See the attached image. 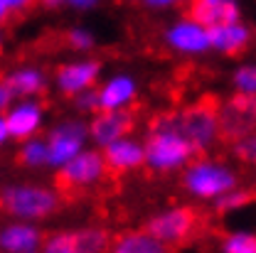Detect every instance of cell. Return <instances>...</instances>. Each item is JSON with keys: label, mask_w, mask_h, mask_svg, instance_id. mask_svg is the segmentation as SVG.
<instances>
[{"label": "cell", "mask_w": 256, "mask_h": 253, "mask_svg": "<svg viewBox=\"0 0 256 253\" xmlns=\"http://www.w3.org/2000/svg\"><path fill=\"white\" fill-rule=\"evenodd\" d=\"M143 150H146V165L156 172L180 170L194 155V148L190 145V140L172 123V113L158 116L150 123L148 140H146Z\"/></svg>", "instance_id": "6da1fadb"}, {"label": "cell", "mask_w": 256, "mask_h": 253, "mask_svg": "<svg viewBox=\"0 0 256 253\" xmlns=\"http://www.w3.org/2000/svg\"><path fill=\"white\" fill-rule=\"evenodd\" d=\"M62 199L50 187L40 185H8L0 190V212L20 222H42L57 214Z\"/></svg>", "instance_id": "7a4b0ae2"}, {"label": "cell", "mask_w": 256, "mask_h": 253, "mask_svg": "<svg viewBox=\"0 0 256 253\" xmlns=\"http://www.w3.org/2000/svg\"><path fill=\"white\" fill-rule=\"evenodd\" d=\"M182 185L194 199H204L207 202V199H217L220 194L234 190L239 185V177H236V172L229 165L202 158L194 160V162H188Z\"/></svg>", "instance_id": "3957f363"}, {"label": "cell", "mask_w": 256, "mask_h": 253, "mask_svg": "<svg viewBox=\"0 0 256 253\" xmlns=\"http://www.w3.org/2000/svg\"><path fill=\"white\" fill-rule=\"evenodd\" d=\"M172 123L190 140L194 153L212 148L220 138V113L212 103H194L180 113H172Z\"/></svg>", "instance_id": "277c9868"}, {"label": "cell", "mask_w": 256, "mask_h": 253, "mask_svg": "<svg viewBox=\"0 0 256 253\" xmlns=\"http://www.w3.org/2000/svg\"><path fill=\"white\" fill-rule=\"evenodd\" d=\"M106 160L98 150H79L60 167L57 185L62 190H86L106 177Z\"/></svg>", "instance_id": "5b68a950"}, {"label": "cell", "mask_w": 256, "mask_h": 253, "mask_svg": "<svg viewBox=\"0 0 256 253\" xmlns=\"http://www.w3.org/2000/svg\"><path fill=\"white\" fill-rule=\"evenodd\" d=\"M220 113V135L226 140H239L256 130V94L232 96L217 108Z\"/></svg>", "instance_id": "8992f818"}, {"label": "cell", "mask_w": 256, "mask_h": 253, "mask_svg": "<svg viewBox=\"0 0 256 253\" xmlns=\"http://www.w3.org/2000/svg\"><path fill=\"white\" fill-rule=\"evenodd\" d=\"M89 138V128L82 121H62L47 135V165L62 167L66 160H72L79 150H84V143Z\"/></svg>", "instance_id": "52a82bcc"}, {"label": "cell", "mask_w": 256, "mask_h": 253, "mask_svg": "<svg viewBox=\"0 0 256 253\" xmlns=\"http://www.w3.org/2000/svg\"><path fill=\"white\" fill-rule=\"evenodd\" d=\"M194 226H197V217L190 207H175L153 217L148 222V231L168 249V246H180L182 241H188Z\"/></svg>", "instance_id": "ba28073f"}, {"label": "cell", "mask_w": 256, "mask_h": 253, "mask_svg": "<svg viewBox=\"0 0 256 253\" xmlns=\"http://www.w3.org/2000/svg\"><path fill=\"white\" fill-rule=\"evenodd\" d=\"M165 42L170 49L180 52V54H204L210 52V27H204L202 22H197L194 17H182L178 22H172L165 30Z\"/></svg>", "instance_id": "9c48e42d"}, {"label": "cell", "mask_w": 256, "mask_h": 253, "mask_svg": "<svg viewBox=\"0 0 256 253\" xmlns=\"http://www.w3.org/2000/svg\"><path fill=\"white\" fill-rule=\"evenodd\" d=\"M136 126V116L126 108H111V111H96V116L89 123V138L94 140L98 148L106 143L128 135Z\"/></svg>", "instance_id": "30bf717a"}, {"label": "cell", "mask_w": 256, "mask_h": 253, "mask_svg": "<svg viewBox=\"0 0 256 253\" xmlns=\"http://www.w3.org/2000/svg\"><path fill=\"white\" fill-rule=\"evenodd\" d=\"M5 123L8 133L15 140H25L40 133V128L44 123V111L37 101L32 98H20V103H10L5 111Z\"/></svg>", "instance_id": "8fae6325"}, {"label": "cell", "mask_w": 256, "mask_h": 253, "mask_svg": "<svg viewBox=\"0 0 256 253\" xmlns=\"http://www.w3.org/2000/svg\"><path fill=\"white\" fill-rule=\"evenodd\" d=\"M101 76V64L96 59H76V62L62 64L57 69L54 84L60 89V94L74 96L84 89H92Z\"/></svg>", "instance_id": "7c38bea8"}, {"label": "cell", "mask_w": 256, "mask_h": 253, "mask_svg": "<svg viewBox=\"0 0 256 253\" xmlns=\"http://www.w3.org/2000/svg\"><path fill=\"white\" fill-rule=\"evenodd\" d=\"M42 231L32 222H18L0 226V251L8 253H34L42 249Z\"/></svg>", "instance_id": "4fadbf2b"}, {"label": "cell", "mask_w": 256, "mask_h": 253, "mask_svg": "<svg viewBox=\"0 0 256 253\" xmlns=\"http://www.w3.org/2000/svg\"><path fill=\"white\" fill-rule=\"evenodd\" d=\"M104 160H106V167H111L116 172H128V170L146 165V150L128 133L124 138H116L104 145Z\"/></svg>", "instance_id": "5bb4252c"}, {"label": "cell", "mask_w": 256, "mask_h": 253, "mask_svg": "<svg viewBox=\"0 0 256 253\" xmlns=\"http://www.w3.org/2000/svg\"><path fill=\"white\" fill-rule=\"evenodd\" d=\"M249 42H252V30L242 20L210 27V47L220 54H229V57L239 54L249 47Z\"/></svg>", "instance_id": "9a60e30c"}, {"label": "cell", "mask_w": 256, "mask_h": 253, "mask_svg": "<svg viewBox=\"0 0 256 253\" xmlns=\"http://www.w3.org/2000/svg\"><path fill=\"white\" fill-rule=\"evenodd\" d=\"M188 2H190V17L202 22L204 27L242 20V10L236 0H188Z\"/></svg>", "instance_id": "2e32d148"}, {"label": "cell", "mask_w": 256, "mask_h": 253, "mask_svg": "<svg viewBox=\"0 0 256 253\" xmlns=\"http://www.w3.org/2000/svg\"><path fill=\"white\" fill-rule=\"evenodd\" d=\"M98 91V111H111V108H126L128 103L136 98V79L128 74L111 76Z\"/></svg>", "instance_id": "e0dca14e"}, {"label": "cell", "mask_w": 256, "mask_h": 253, "mask_svg": "<svg viewBox=\"0 0 256 253\" xmlns=\"http://www.w3.org/2000/svg\"><path fill=\"white\" fill-rule=\"evenodd\" d=\"M2 81L8 84V89L12 91L15 98H34V96H40L47 89V76H44V71L37 69V66L15 69V71H10Z\"/></svg>", "instance_id": "ac0fdd59"}, {"label": "cell", "mask_w": 256, "mask_h": 253, "mask_svg": "<svg viewBox=\"0 0 256 253\" xmlns=\"http://www.w3.org/2000/svg\"><path fill=\"white\" fill-rule=\"evenodd\" d=\"M111 249L116 253H162L165 251V246L160 244L148 229H146V231H128V234H121Z\"/></svg>", "instance_id": "d6986e66"}, {"label": "cell", "mask_w": 256, "mask_h": 253, "mask_svg": "<svg viewBox=\"0 0 256 253\" xmlns=\"http://www.w3.org/2000/svg\"><path fill=\"white\" fill-rule=\"evenodd\" d=\"M108 234L104 229H82V231H74V246L76 253H98L106 251L111 244H108Z\"/></svg>", "instance_id": "ffe728a7"}, {"label": "cell", "mask_w": 256, "mask_h": 253, "mask_svg": "<svg viewBox=\"0 0 256 253\" xmlns=\"http://www.w3.org/2000/svg\"><path fill=\"white\" fill-rule=\"evenodd\" d=\"M18 162L22 167H42L47 165V140H40V138H25L22 145H20V153H18Z\"/></svg>", "instance_id": "44dd1931"}, {"label": "cell", "mask_w": 256, "mask_h": 253, "mask_svg": "<svg viewBox=\"0 0 256 253\" xmlns=\"http://www.w3.org/2000/svg\"><path fill=\"white\" fill-rule=\"evenodd\" d=\"M224 253H256V234L252 231H234L222 241Z\"/></svg>", "instance_id": "7402d4cb"}, {"label": "cell", "mask_w": 256, "mask_h": 253, "mask_svg": "<svg viewBox=\"0 0 256 253\" xmlns=\"http://www.w3.org/2000/svg\"><path fill=\"white\" fill-rule=\"evenodd\" d=\"M214 204H217V212L220 214H229V212H236V209H244L246 204H252V194L234 187V190L220 194Z\"/></svg>", "instance_id": "603a6c76"}, {"label": "cell", "mask_w": 256, "mask_h": 253, "mask_svg": "<svg viewBox=\"0 0 256 253\" xmlns=\"http://www.w3.org/2000/svg\"><path fill=\"white\" fill-rule=\"evenodd\" d=\"M42 251H47V253H76V246H74V231H57V234H50V236L42 241Z\"/></svg>", "instance_id": "cb8c5ba5"}, {"label": "cell", "mask_w": 256, "mask_h": 253, "mask_svg": "<svg viewBox=\"0 0 256 253\" xmlns=\"http://www.w3.org/2000/svg\"><path fill=\"white\" fill-rule=\"evenodd\" d=\"M232 84L239 94H256V64H242L234 71Z\"/></svg>", "instance_id": "d4e9b609"}, {"label": "cell", "mask_w": 256, "mask_h": 253, "mask_svg": "<svg viewBox=\"0 0 256 253\" xmlns=\"http://www.w3.org/2000/svg\"><path fill=\"white\" fill-rule=\"evenodd\" d=\"M234 155L242 162L256 165V133H249V135L234 140Z\"/></svg>", "instance_id": "484cf974"}, {"label": "cell", "mask_w": 256, "mask_h": 253, "mask_svg": "<svg viewBox=\"0 0 256 253\" xmlns=\"http://www.w3.org/2000/svg\"><path fill=\"white\" fill-rule=\"evenodd\" d=\"M66 42H69V47H72V49L89 52V49H94L96 37L89 30H84V27H74V30L66 32Z\"/></svg>", "instance_id": "4316f807"}, {"label": "cell", "mask_w": 256, "mask_h": 253, "mask_svg": "<svg viewBox=\"0 0 256 253\" xmlns=\"http://www.w3.org/2000/svg\"><path fill=\"white\" fill-rule=\"evenodd\" d=\"M74 106L82 113H96L98 111V91L92 86V89H84V91L74 94Z\"/></svg>", "instance_id": "83f0119b"}, {"label": "cell", "mask_w": 256, "mask_h": 253, "mask_svg": "<svg viewBox=\"0 0 256 253\" xmlns=\"http://www.w3.org/2000/svg\"><path fill=\"white\" fill-rule=\"evenodd\" d=\"M12 98H15V96H12V91L8 89V84H5V81H0V113H2V111H8V106L12 103Z\"/></svg>", "instance_id": "f1b7e54d"}, {"label": "cell", "mask_w": 256, "mask_h": 253, "mask_svg": "<svg viewBox=\"0 0 256 253\" xmlns=\"http://www.w3.org/2000/svg\"><path fill=\"white\" fill-rule=\"evenodd\" d=\"M148 7H153V10H162V7H172V5H178V2H188V0H143Z\"/></svg>", "instance_id": "f546056e"}, {"label": "cell", "mask_w": 256, "mask_h": 253, "mask_svg": "<svg viewBox=\"0 0 256 253\" xmlns=\"http://www.w3.org/2000/svg\"><path fill=\"white\" fill-rule=\"evenodd\" d=\"M66 5H72V7H76V10H92L98 0H64Z\"/></svg>", "instance_id": "4dcf8cb0"}, {"label": "cell", "mask_w": 256, "mask_h": 253, "mask_svg": "<svg viewBox=\"0 0 256 253\" xmlns=\"http://www.w3.org/2000/svg\"><path fill=\"white\" fill-rule=\"evenodd\" d=\"M5 2H8V7L12 12V10H28L34 0H5Z\"/></svg>", "instance_id": "1f68e13d"}, {"label": "cell", "mask_w": 256, "mask_h": 253, "mask_svg": "<svg viewBox=\"0 0 256 253\" xmlns=\"http://www.w3.org/2000/svg\"><path fill=\"white\" fill-rule=\"evenodd\" d=\"M8 138H10V133H8V123H5V116H0V145H5V143H8Z\"/></svg>", "instance_id": "d6a6232c"}, {"label": "cell", "mask_w": 256, "mask_h": 253, "mask_svg": "<svg viewBox=\"0 0 256 253\" xmlns=\"http://www.w3.org/2000/svg\"><path fill=\"white\" fill-rule=\"evenodd\" d=\"M8 17H10V7H8L5 0H0V22H5Z\"/></svg>", "instance_id": "836d02e7"}, {"label": "cell", "mask_w": 256, "mask_h": 253, "mask_svg": "<svg viewBox=\"0 0 256 253\" xmlns=\"http://www.w3.org/2000/svg\"><path fill=\"white\" fill-rule=\"evenodd\" d=\"M40 2H42L44 7H60V5H62L64 0H40Z\"/></svg>", "instance_id": "e575fe53"}, {"label": "cell", "mask_w": 256, "mask_h": 253, "mask_svg": "<svg viewBox=\"0 0 256 253\" xmlns=\"http://www.w3.org/2000/svg\"><path fill=\"white\" fill-rule=\"evenodd\" d=\"M0 49H2V30H0Z\"/></svg>", "instance_id": "d590c367"}]
</instances>
